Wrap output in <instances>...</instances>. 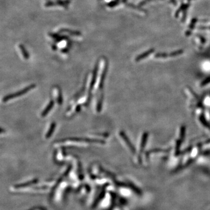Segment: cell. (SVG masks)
I'll list each match as a JSON object with an SVG mask.
<instances>
[{
	"instance_id": "cell-1",
	"label": "cell",
	"mask_w": 210,
	"mask_h": 210,
	"mask_svg": "<svg viewBox=\"0 0 210 210\" xmlns=\"http://www.w3.org/2000/svg\"><path fill=\"white\" fill-rule=\"evenodd\" d=\"M36 87V85L35 84H31V85L27 86V87L25 88L24 89H22V90L18 91L15 92V93H13L12 94H10V95H8L7 96H5L4 98H3V102H6L8 100H10L11 99H13L15 97H17L19 96H21L22 95H24L25 94H26L27 92H28L29 91H30V90H32V89H34Z\"/></svg>"
},
{
	"instance_id": "cell-2",
	"label": "cell",
	"mask_w": 210,
	"mask_h": 210,
	"mask_svg": "<svg viewBox=\"0 0 210 210\" xmlns=\"http://www.w3.org/2000/svg\"><path fill=\"white\" fill-rule=\"evenodd\" d=\"M75 141V142H92V143H100V144H105V141L102 139H91V138H77V137H71V138H67L63 139V141Z\"/></svg>"
},
{
	"instance_id": "cell-3",
	"label": "cell",
	"mask_w": 210,
	"mask_h": 210,
	"mask_svg": "<svg viewBox=\"0 0 210 210\" xmlns=\"http://www.w3.org/2000/svg\"><path fill=\"white\" fill-rule=\"evenodd\" d=\"M120 137H122V138L124 140V142L127 144V147L129 148V149L130 150V151L132 152L133 153H135L136 152V148L135 147H134V145H133V144L131 143V142L130 141V140L128 138V137H127V136L126 135L125 133L123 131H121L120 132Z\"/></svg>"
},
{
	"instance_id": "cell-4",
	"label": "cell",
	"mask_w": 210,
	"mask_h": 210,
	"mask_svg": "<svg viewBox=\"0 0 210 210\" xmlns=\"http://www.w3.org/2000/svg\"><path fill=\"white\" fill-rule=\"evenodd\" d=\"M154 52H155V49H151L150 50H147V52H145L143 53H142V54L138 55L137 57L136 58V61L137 62H138V61H141L142 60L144 59V58H146L147 57H148V56L150 55H151L152 53H153Z\"/></svg>"
},
{
	"instance_id": "cell-5",
	"label": "cell",
	"mask_w": 210,
	"mask_h": 210,
	"mask_svg": "<svg viewBox=\"0 0 210 210\" xmlns=\"http://www.w3.org/2000/svg\"><path fill=\"white\" fill-rule=\"evenodd\" d=\"M97 71H98V64L97 63L95 66V67L94 70V73H93V76H92V78L91 82L90 84V88H89V92H91V91L93 89L94 86L95 85V83L96 82V78H97Z\"/></svg>"
},
{
	"instance_id": "cell-6",
	"label": "cell",
	"mask_w": 210,
	"mask_h": 210,
	"mask_svg": "<svg viewBox=\"0 0 210 210\" xmlns=\"http://www.w3.org/2000/svg\"><path fill=\"white\" fill-rule=\"evenodd\" d=\"M108 64L107 63V61H106V64H105V67L104 69H103V70L101 77H100V80L99 86V87L100 89H102V88L103 87V84H104V81H105V78H106V73H107V71H108Z\"/></svg>"
},
{
	"instance_id": "cell-7",
	"label": "cell",
	"mask_w": 210,
	"mask_h": 210,
	"mask_svg": "<svg viewBox=\"0 0 210 210\" xmlns=\"http://www.w3.org/2000/svg\"><path fill=\"white\" fill-rule=\"evenodd\" d=\"M54 100H50L48 105L46 106V108L44 109V110L43 111H42V113L41 114V117H45L46 115H47V114H48V113L50 112V111L52 110L53 107H54Z\"/></svg>"
},
{
	"instance_id": "cell-8",
	"label": "cell",
	"mask_w": 210,
	"mask_h": 210,
	"mask_svg": "<svg viewBox=\"0 0 210 210\" xmlns=\"http://www.w3.org/2000/svg\"><path fill=\"white\" fill-rule=\"evenodd\" d=\"M148 137V133L147 132L144 133L143 135L142 136L141 144H140V150H141V152L144 150V148L145 147V145H146L147 142Z\"/></svg>"
},
{
	"instance_id": "cell-9",
	"label": "cell",
	"mask_w": 210,
	"mask_h": 210,
	"mask_svg": "<svg viewBox=\"0 0 210 210\" xmlns=\"http://www.w3.org/2000/svg\"><path fill=\"white\" fill-rule=\"evenodd\" d=\"M56 126V123L55 122H53L51 124H50V127L49 129L48 132L46 134V138H49L52 137V134L54 133V131L55 130Z\"/></svg>"
},
{
	"instance_id": "cell-10",
	"label": "cell",
	"mask_w": 210,
	"mask_h": 210,
	"mask_svg": "<svg viewBox=\"0 0 210 210\" xmlns=\"http://www.w3.org/2000/svg\"><path fill=\"white\" fill-rule=\"evenodd\" d=\"M103 100V94H102L99 97V100H98L97 106H96V110L98 113L100 112V111H101V110H102Z\"/></svg>"
},
{
	"instance_id": "cell-11",
	"label": "cell",
	"mask_w": 210,
	"mask_h": 210,
	"mask_svg": "<svg viewBox=\"0 0 210 210\" xmlns=\"http://www.w3.org/2000/svg\"><path fill=\"white\" fill-rule=\"evenodd\" d=\"M186 127L185 125H181L180 128V139H181L182 141H183L184 137H185L186 134Z\"/></svg>"
},
{
	"instance_id": "cell-12",
	"label": "cell",
	"mask_w": 210,
	"mask_h": 210,
	"mask_svg": "<svg viewBox=\"0 0 210 210\" xmlns=\"http://www.w3.org/2000/svg\"><path fill=\"white\" fill-rule=\"evenodd\" d=\"M187 5H188V3L185 4H182L181 5V6L179 7V9L176 11V12H175V18H178V17L179 15V14H180V13L182 11H183V10L185 9V8L187 7Z\"/></svg>"
},
{
	"instance_id": "cell-13",
	"label": "cell",
	"mask_w": 210,
	"mask_h": 210,
	"mask_svg": "<svg viewBox=\"0 0 210 210\" xmlns=\"http://www.w3.org/2000/svg\"><path fill=\"white\" fill-rule=\"evenodd\" d=\"M184 53V51L183 50H176L175 52H173L170 53L169 54V56L170 57H176V56L179 55L180 54H182Z\"/></svg>"
},
{
	"instance_id": "cell-14",
	"label": "cell",
	"mask_w": 210,
	"mask_h": 210,
	"mask_svg": "<svg viewBox=\"0 0 210 210\" xmlns=\"http://www.w3.org/2000/svg\"><path fill=\"white\" fill-rule=\"evenodd\" d=\"M200 121L201 124H202L204 126V127H206L210 129V126H209L208 123H207V120H206L205 117H204V116H203V115L200 116Z\"/></svg>"
},
{
	"instance_id": "cell-15",
	"label": "cell",
	"mask_w": 210,
	"mask_h": 210,
	"mask_svg": "<svg viewBox=\"0 0 210 210\" xmlns=\"http://www.w3.org/2000/svg\"><path fill=\"white\" fill-rule=\"evenodd\" d=\"M155 57L157 58H166L169 57V54L166 53H158L155 54Z\"/></svg>"
},
{
	"instance_id": "cell-16",
	"label": "cell",
	"mask_w": 210,
	"mask_h": 210,
	"mask_svg": "<svg viewBox=\"0 0 210 210\" xmlns=\"http://www.w3.org/2000/svg\"><path fill=\"white\" fill-rule=\"evenodd\" d=\"M197 21H198V19L196 18H193L192 19V21H191V23H190V24L189 25V30L192 32V30H193V29H194V27L195 26V25L196 23H197Z\"/></svg>"
},
{
	"instance_id": "cell-17",
	"label": "cell",
	"mask_w": 210,
	"mask_h": 210,
	"mask_svg": "<svg viewBox=\"0 0 210 210\" xmlns=\"http://www.w3.org/2000/svg\"><path fill=\"white\" fill-rule=\"evenodd\" d=\"M63 99L62 93H61L60 89H58V97H57L58 104L59 105H61L63 103Z\"/></svg>"
},
{
	"instance_id": "cell-18",
	"label": "cell",
	"mask_w": 210,
	"mask_h": 210,
	"mask_svg": "<svg viewBox=\"0 0 210 210\" xmlns=\"http://www.w3.org/2000/svg\"><path fill=\"white\" fill-rule=\"evenodd\" d=\"M127 5H128V6H129L130 7L134 8V9H136V10H139L140 11H142V12H147L146 10H145V9H143V8H142L141 7L136 6V5H134L133 4H127Z\"/></svg>"
},
{
	"instance_id": "cell-19",
	"label": "cell",
	"mask_w": 210,
	"mask_h": 210,
	"mask_svg": "<svg viewBox=\"0 0 210 210\" xmlns=\"http://www.w3.org/2000/svg\"><path fill=\"white\" fill-rule=\"evenodd\" d=\"M181 142L182 141L181 139H178L177 141H176V147H175V150H176V154H177L179 153V150H180V146H181Z\"/></svg>"
},
{
	"instance_id": "cell-20",
	"label": "cell",
	"mask_w": 210,
	"mask_h": 210,
	"mask_svg": "<svg viewBox=\"0 0 210 210\" xmlns=\"http://www.w3.org/2000/svg\"><path fill=\"white\" fill-rule=\"evenodd\" d=\"M210 83V77H207L206 79L204 80L203 81H202V82L200 84V86H204Z\"/></svg>"
},
{
	"instance_id": "cell-21",
	"label": "cell",
	"mask_w": 210,
	"mask_h": 210,
	"mask_svg": "<svg viewBox=\"0 0 210 210\" xmlns=\"http://www.w3.org/2000/svg\"><path fill=\"white\" fill-rule=\"evenodd\" d=\"M21 51L22 54L24 55V57L26 58V59H27V58H29V54H27V53L26 52V50L24 49V47H21Z\"/></svg>"
},
{
	"instance_id": "cell-22",
	"label": "cell",
	"mask_w": 210,
	"mask_h": 210,
	"mask_svg": "<svg viewBox=\"0 0 210 210\" xmlns=\"http://www.w3.org/2000/svg\"><path fill=\"white\" fill-rule=\"evenodd\" d=\"M153 1H155V0H143V1L140 2V3L139 4V7L144 6V5L148 3V2H151Z\"/></svg>"
},
{
	"instance_id": "cell-23",
	"label": "cell",
	"mask_w": 210,
	"mask_h": 210,
	"mask_svg": "<svg viewBox=\"0 0 210 210\" xmlns=\"http://www.w3.org/2000/svg\"><path fill=\"white\" fill-rule=\"evenodd\" d=\"M164 151H164V150H161V149H153L152 150H151L150 151H149V152H148L147 153L156 152H164Z\"/></svg>"
},
{
	"instance_id": "cell-24",
	"label": "cell",
	"mask_w": 210,
	"mask_h": 210,
	"mask_svg": "<svg viewBox=\"0 0 210 210\" xmlns=\"http://www.w3.org/2000/svg\"><path fill=\"white\" fill-rule=\"evenodd\" d=\"M199 27L201 29H209L210 30V26H200Z\"/></svg>"
},
{
	"instance_id": "cell-25",
	"label": "cell",
	"mask_w": 210,
	"mask_h": 210,
	"mask_svg": "<svg viewBox=\"0 0 210 210\" xmlns=\"http://www.w3.org/2000/svg\"><path fill=\"white\" fill-rule=\"evenodd\" d=\"M200 40H201V42H202V43H205V41H206V39H204L203 36H200Z\"/></svg>"
},
{
	"instance_id": "cell-26",
	"label": "cell",
	"mask_w": 210,
	"mask_h": 210,
	"mask_svg": "<svg viewBox=\"0 0 210 210\" xmlns=\"http://www.w3.org/2000/svg\"><path fill=\"white\" fill-rule=\"evenodd\" d=\"M81 106L80 105H78L77 106V108H76V110H75V111H76V112H79L80 111V110H81Z\"/></svg>"
},
{
	"instance_id": "cell-27",
	"label": "cell",
	"mask_w": 210,
	"mask_h": 210,
	"mask_svg": "<svg viewBox=\"0 0 210 210\" xmlns=\"http://www.w3.org/2000/svg\"><path fill=\"white\" fill-rule=\"evenodd\" d=\"M171 2H172V3L174 4L175 5H176V4H177V2H176V0H171Z\"/></svg>"
},
{
	"instance_id": "cell-28",
	"label": "cell",
	"mask_w": 210,
	"mask_h": 210,
	"mask_svg": "<svg viewBox=\"0 0 210 210\" xmlns=\"http://www.w3.org/2000/svg\"><path fill=\"white\" fill-rule=\"evenodd\" d=\"M188 1H191V0H188Z\"/></svg>"
}]
</instances>
